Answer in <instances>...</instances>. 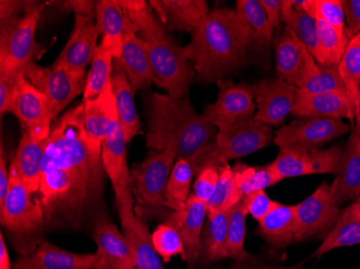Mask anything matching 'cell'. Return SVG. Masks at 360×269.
I'll use <instances>...</instances> for the list:
<instances>
[{"instance_id": "1", "label": "cell", "mask_w": 360, "mask_h": 269, "mask_svg": "<svg viewBox=\"0 0 360 269\" xmlns=\"http://www.w3.org/2000/svg\"><path fill=\"white\" fill-rule=\"evenodd\" d=\"M102 145L84 125V103L56 121L49 136L37 196L48 232L84 230L106 211Z\"/></svg>"}, {"instance_id": "2", "label": "cell", "mask_w": 360, "mask_h": 269, "mask_svg": "<svg viewBox=\"0 0 360 269\" xmlns=\"http://www.w3.org/2000/svg\"><path fill=\"white\" fill-rule=\"evenodd\" d=\"M250 40L236 10L210 11L186 46L198 81L210 84L236 74L244 66Z\"/></svg>"}, {"instance_id": "3", "label": "cell", "mask_w": 360, "mask_h": 269, "mask_svg": "<svg viewBox=\"0 0 360 269\" xmlns=\"http://www.w3.org/2000/svg\"><path fill=\"white\" fill-rule=\"evenodd\" d=\"M216 127L196 112L188 97L177 99L155 93L149 109L148 133L146 145L149 150L178 147V157L189 159L215 140Z\"/></svg>"}, {"instance_id": "4", "label": "cell", "mask_w": 360, "mask_h": 269, "mask_svg": "<svg viewBox=\"0 0 360 269\" xmlns=\"http://www.w3.org/2000/svg\"><path fill=\"white\" fill-rule=\"evenodd\" d=\"M10 169V187L0 203V221L19 256H26L44 242V212L37 194Z\"/></svg>"}, {"instance_id": "5", "label": "cell", "mask_w": 360, "mask_h": 269, "mask_svg": "<svg viewBox=\"0 0 360 269\" xmlns=\"http://www.w3.org/2000/svg\"><path fill=\"white\" fill-rule=\"evenodd\" d=\"M273 139L271 126L255 117L230 129L217 131L215 140L188 159L194 173L206 165H226L231 159H240L268 147Z\"/></svg>"}, {"instance_id": "6", "label": "cell", "mask_w": 360, "mask_h": 269, "mask_svg": "<svg viewBox=\"0 0 360 269\" xmlns=\"http://www.w3.org/2000/svg\"><path fill=\"white\" fill-rule=\"evenodd\" d=\"M44 4L25 1L23 15L0 22V72L25 74L35 63V36Z\"/></svg>"}, {"instance_id": "7", "label": "cell", "mask_w": 360, "mask_h": 269, "mask_svg": "<svg viewBox=\"0 0 360 269\" xmlns=\"http://www.w3.org/2000/svg\"><path fill=\"white\" fill-rule=\"evenodd\" d=\"M153 83L165 88L173 98H185L195 76L193 65L185 46H180L169 36L146 41Z\"/></svg>"}, {"instance_id": "8", "label": "cell", "mask_w": 360, "mask_h": 269, "mask_svg": "<svg viewBox=\"0 0 360 269\" xmlns=\"http://www.w3.org/2000/svg\"><path fill=\"white\" fill-rule=\"evenodd\" d=\"M177 159V145H172L161 151L150 150L141 163L134 165L129 176V188L139 205L167 207L165 191Z\"/></svg>"}, {"instance_id": "9", "label": "cell", "mask_w": 360, "mask_h": 269, "mask_svg": "<svg viewBox=\"0 0 360 269\" xmlns=\"http://www.w3.org/2000/svg\"><path fill=\"white\" fill-rule=\"evenodd\" d=\"M349 131V125L341 119L300 117L277 129L273 141L281 150L314 151Z\"/></svg>"}, {"instance_id": "10", "label": "cell", "mask_w": 360, "mask_h": 269, "mask_svg": "<svg viewBox=\"0 0 360 269\" xmlns=\"http://www.w3.org/2000/svg\"><path fill=\"white\" fill-rule=\"evenodd\" d=\"M216 84L219 88L217 100L207 105L202 114L212 126L218 131L230 129L255 117L257 106L252 86L231 79L219 80Z\"/></svg>"}, {"instance_id": "11", "label": "cell", "mask_w": 360, "mask_h": 269, "mask_svg": "<svg viewBox=\"0 0 360 269\" xmlns=\"http://www.w3.org/2000/svg\"><path fill=\"white\" fill-rule=\"evenodd\" d=\"M25 77L46 95L53 120L86 88V76L72 74L58 63L50 67L34 63L28 67Z\"/></svg>"}, {"instance_id": "12", "label": "cell", "mask_w": 360, "mask_h": 269, "mask_svg": "<svg viewBox=\"0 0 360 269\" xmlns=\"http://www.w3.org/2000/svg\"><path fill=\"white\" fill-rule=\"evenodd\" d=\"M127 145L118 114L115 115L107 131L106 138L102 143V163L116 194L119 214L134 212V200L129 188L131 171L127 166Z\"/></svg>"}, {"instance_id": "13", "label": "cell", "mask_w": 360, "mask_h": 269, "mask_svg": "<svg viewBox=\"0 0 360 269\" xmlns=\"http://www.w3.org/2000/svg\"><path fill=\"white\" fill-rule=\"evenodd\" d=\"M8 112L19 119L23 131L30 133L35 140H44L50 136L53 119L48 99L25 76L22 77L18 84Z\"/></svg>"}, {"instance_id": "14", "label": "cell", "mask_w": 360, "mask_h": 269, "mask_svg": "<svg viewBox=\"0 0 360 269\" xmlns=\"http://www.w3.org/2000/svg\"><path fill=\"white\" fill-rule=\"evenodd\" d=\"M343 155L345 150L339 145L314 151L281 150L270 165L283 179L325 173L337 175Z\"/></svg>"}, {"instance_id": "15", "label": "cell", "mask_w": 360, "mask_h": 269, "mask_svg": "<svg viewBox=\"0 0 360 269\" xmlns=\"http://www.w3.org/2000/svg\"><path fill=\"white\" fill-rule=\"evenodd\" d=\"M295 206L298 221L296 242L327 234L341 212L331 197L330 185L327 182H323L312 195Z\"/></svg>"}, {"instance_id": "16", "label": "cell", "mask_w": 360, "mask_h": 269, "mask_svg": "<svg viewBox=\"0 0 360 269\" xmlns=\"http://www.w3.org/2000/svg\"><path fill=\"white\" fill-rule=\"evenodd\" d=\"M257 112L255 120L268 126H281L292 113L299 88L281 79H266L252 84Z\"/></svg>"}, {"instance_id": "17", "label": "cell", "mask_w": 360, "mask_h": 269, "mask_svg": "<svg viewBox=\"0 0 360 269\" xmlns=\"http://www.w3.org/2000/svg\"><path fill=\"white\" fill-rule=\"evenodd\" d=\"M275 54L278 79L298 88L319 68V64L307 46L288 27L284 28L277 39Z\"/></svg>"}, {"instance_id": "18", "label": "cell", "mask_w": 360, "mask_h": 269, "mask_svg": "<svg viewBox=\"0 0 360 269\" xmlns=\"http://www.w3.org/2000/svg\"><path fill=\"white\" fill-rule=\"evenodd\" d=\"M102 35L96 15H76L74 30L68 44L56 63L78 76H86V67L91 65L98 46L97 40Z\"/></svg>"}, {"instance_id": "19", "label": "cell", "mask_w": 360, "mask_h": 269, "mask_svg": "<svg viewBox=\"0 0 360 269\" xmlns=\"http://www.w3.org/2000/svg\"><path fill=\"white\" fill-rule=\"evenodd\" d=\"M100 260L95 269H135L134 258L125 235L111 221L107 211L98 216L92 228Z\"/></svg>"}, {"instance_id": "20", "label": "cell", "mask_w": 360, "mask_h": 269, "mask_svg": "<svg viewBox=\"0 0 360 269\" xmlns=\"http://www.w3.org/2000/svg\"><path fill=\"white\" fill-rule=\"evenodd\" d=\"M206 218L207 205L191 193L185 207L172 211L165 220V223L174 226L181 235L186 248L185 262L190 267L199 262L202 234Z\"/></svg>"}, {"instance_id": "21", "label": "cell", "mask_w": 360, "mask_h": 269, "mask_svg": "<svg viewBox=\"0 0 360 269\" xmlns=\"http://www.w3.org/2000/svg\"><path fill=\"white\" fill-rule=\"evenodd\" d=\"M98 260L97 252L75 254L44 240L30 254L20 256L12 269H95Z\"/></svg>"}, {"instance_id": "22", "label": "cell", "mask_w": 360, "mask_h": 269, "mask_svg": "<svg viewBox=\"0 0 360 269\" xmlns=\"http://www.w3.org/2000/svg\"><path fill=\"white\" fill-rule=\"evenodd\" d=\"M151 8L167 32L195 34L210 14L205 0H151Z\"/></svg>"}, {"instance_id": "23", "label": "cell", "mask_w": 360, "mask_h": 269, "mask_svg": "<svg viewBox=\"0 0 360 269\" xmlns=\"http://www.w3.org/2000/svg\"><path fill=\"white\" fill-rule=\"evenodd\" d=\"M291 114L298 119L328 117L349 121L355 119V110L347 91L316 95L303 94L299 91Z\"/></svg>"}, {"instance_id": "24", "label": "cell", "mask_w": 360, "mask_h": 269, "mask_svg": "<svg viewBox=\"0 0 360 269\" xmlns=\"http://www.w3.org/2000/svg\"><path fill=\"white\" fill-rule=\"evenodd\" d=\"M330 193L339 207L360 195V139L356 129L347 140L341 167L330 185Z\"/></svg>"}, {"instance_id": "25", "label": "cell", "mask_w": 360, "mask_h": 269, "mask_svg": "<svg viewBox=\"0 0 360 269\" xmlns=\"http://www.w3.org/2000/svg\"><path fill=\"white\" fill-rule=\"evenodd\" d=\"M115 60L122 67L134 92L146 90L153 83L148 51L145 41L136 35L134 27L125 32L122 55Z\"/></svg>"}, {"instance_id": "26", "label": "cell", "mask_w": 360, "mask_h": 269, "mask_svg": "<svg viewBox=\"0 0 360 269\" xmlns=\"http://www.w3.org/2000/svg\"><path fill=\"white\" fill-rule=\"evenodd\" d=\"M48 143L49 138L41 141L35 140L30 133L23 131L19 147L10 166L34 194L39 192L42 163Z\"/></svg>"}, {"instance_id": "27", "label": "cell", "mask_w": 360, "mask_h": 269, "mask_svg": "<svg viewBox=\"0 0 360 269\" xmlns=\"http://www.w3.org/2000/svg\"><path fill=\"white\" fill-rule=\"evenodd\" d=\"M119 218L136 266L141 269H165L153 247L148 225L143 218L135 214Z\"/></svg>"}, {"instance_id": "28", "label": "cell", "mask_w": 360, "mask_h": 269, "mask_svg": "<svg viewBox=\"0 0 360 269\" xmlns=\"http://www.w3.org/2000/svg\"><path fill=\"white\" fill-rule=\"evenodd\" d=\"M111 86L116 98L119 122L122 127L125 140L129 143L141 133V123L134 102V90L122 67L116 60H113Z\"/></svg>"}, {"instance_id": "29", "label": "cell", "mask_w": 360, "mask_h": 269, "mask_svg": "<svg viewBox=\"0 0 360 269\" xmlns=\"http://www.w3.org/2000/svg\"><path fill=\"white\" fill-rule=\"evenodd\" d=\"M360 244V205L354 200L341 210L335 225L325 235L312 258H321L333 250Z\"/></svg>"}, {"instance_id": "30", "label": "cell", "mask_w": 360, "mask_h": 269, "mask_svg": "<svg viewBox=\"0 0 360 269\" xmlns=\"http://www.w3.org/2000/svg\"><path fill=\"white\" fill-rule=\"evenodd\" d=\"M258 223V234L274 248H283L296 242L298 232L296 206L277 203Z\"/></svg>"}, {"instance_id": "31", "label": "cell", "mask_w": 360, "mask_h": 269, "mask_svg": "<svg viewBox=\"0 0 360 269\" xmlns=\"http://www.w3.org/2000/svg\"><path fill=\"white\" fill-rule=\"evenodd\" d=\"M96 21L102 30V41L111 48L115 60H119L122 55L125 32L134 26L125 16L118 0L97 1Z\"/></svg>"}, {"instance_id": "32", "label": "cell", "mask_w": 360, "mask_h": 269, "mask_svg": "<svg viewBox=\"0 0 360 269\" xmlns=\"http://www.w3.org/2000/svg\"><path fill=\"white\" fill-rule=\"evenodd\" d=\"M84 103V125L88 136L102 145L113 117L118 114L112 86L109 83L96 99Z\"/></svg>"}, {"instance_id": "33", "label": "cell", "mask_w": 360, "mask_h": 269, "mask_svg": "<svg viewBox=\"0 0 360 269\" xmlns=\"http://www.w3.org/2000/svg\"><path fill=\"white\" fill-rule=\"evenodd\" d=\"M229 211L230 210L207 214L200 251L199 261L203 264H210L226 258Z\"/></svg>"}, {"instance_id": "34", "label": "cell", "mask_w": 360, "mask_h": 269, "mask_svg": "<svg viewBox=\"0 0 360 269\" xmlns=\"http://www.w3.org/2000/svg\"><path fill=\"white\" fill-rule=\"evenodd\" d=\"M236 10L248 32L250 46L262 48L272 41L274 29L260 0H238Z\"/></svg>"}, {"instance_id": "35", "label": "cell", "mask_w": 360, "mask_h": 269, "mask_svg": "<svg viewBox=\"0 0 360 269\" xmlns=\"http://www.w3.org/2000/svg\"><path fill=\"white\" fill-rule=\"evenodd\" d=\"M118 4L143 41L167 35L165 24L158 18L150 4L145 0H118Z\"/></svg>"}, {"instance_id": "36", "label": "cell", "mask_w": 360, "mask_h": 269, "mask_svg": "<svg viewBox=\"0 0 360 269\" xmlns=\"http://www.w3.org/2000/svg\"><path fill=\"white\" fill-rule=\"evenodd\" d=\"M282 22L290 28L309 53L316 60L319 53L317 21L304 10L293 5L292 0H283Z\"/></svg>"}, {"instance_id": "37", "label": "cell", "mask_w": 360, "mask_h": 269, "mask_svg": "<svg viewBox=\"0 0 360 269\" xmlns=\"http://www.w3.org/2000/svg\"><path fill=\"white\" fill-rule=\"evenodd\" d=\"M113 60L115 58L111 48L105 42H101L98 50L91 63L90 70L86 74L84 102L96 99L111 82Z\"/></svg>"}, {"instance_id": "38", "label": "cell", "mask_w": 360, "mask_h": 269, "mask_svg": "<svg viewBox=\"0 0 360 269\" xmlns=\"http://www.w3.org/2000/svg\"><path fill=\"white\" fill-rule=\"evenodd\" d=\"M194 175L193 168L188 159L184 157L176 159L165 191L167 208L176 211L185 207L188 198L191 195L190 189Z\"/></svg>"}, {"instance_id": "39", "label": "cell", "mask_w": 360, "mask_h": 269, "mask_svg": "<svg viewBox=\"0 0 360 269\" xmlns=\"http://www.w3.org/2000/svg\"><path fill=\"white\" fill-rule=\"evenodd\" d=\"M232 167L236 171V181H238L240 191L244 196L252 192L266 191L268 188L274 187L284 180L271 167L270 164L266 166L252 167L246 164L238 163Z\"/></svg>"}, {"instance_id": "40", "label": "cell", "mask_w": 360, "mask_h": 269, "mask_svg": "<svg viewBox=\"0 0 360 269\" xmlns=\"http://www.w3.org/2000/svg\"><path fill=\"white\" fill-rule=\"evenodd\" d=\"M248 214V211L243 199L229 211L226 258H233L238 262H246L250 258V254L245 250L244 247Z\"/></svg>"}, {"instance_id": "41", "label": "cell", "mask_w": 360, "mask_h": 269, "mask_svg": "<svg viewBox=\"0 0 360 269\" xmlns=\"http://www.w3.org/2000/svg\"><path fill=\"white\" fill-rule=\"evenodd\" d=\"M244 198L236 181L233 167L226 164L222 167L215 193L207 203V214L231 209Z\"/></svg>"}, {"instance_id": "42", "label": "cell", "mask_w": 360, "mask_h": 269, "mask_svg": "<svg viewBox=\"0 0 360 269\" xmlns=\"http://www.w3.org/2000/svg\"><path fill=\"white\" fill-rule=\"evenodd\" d=\"M319 29V53L316 63L319 66L339 65L349 39L345 34H340L329 24L317 21Z\"/></svg>"}, {"instance_id": "43", "label": "cell", "mask_w": 360, "mask_h": 269, "mask_svg": "<svg viewBox=\"0 0 360 269\" xmlns=\"http://www.w3.org/2000/svg\"><path fill=\"white\" fill-rule=\"evenodd\" d=\"M339 70L355 110L360 92V34L354 36L347 44L339 64Z\"/></svg>"}, {"instance_id": "44", "label": "cell", "mask_w": 360, "mask_h": 269, "mask_svg": "<svg viewBox=\"0 0 360 269\" xmlns=\"http://www.w3.org/2000/svg\"><path fill=\"white\" fill-rule=\"evenodd\" d=\"M299 91L303 94L316 95L347 90L340 74L339 65H319L316 72L307 79Z\"/></svg>"}, {"instance_id": "45", "label": "cell", "mask_w": 360, "mask_h": 269, "mask_svg": "<svg viewBox=\"0 0 360 269\" xmlns=\"http://www.w3.org/2000/svg\"><path fill=\"white\" fill-rule=\"evenodd\" d=\"M153 247L160 258L165 263L171 262L172 258L180 256L184 261L186 258V248L183 237L174 226L162 223L157 226L151 234Z\"/></svg>"}, {"instance_id": "46", "label": "cell", "mask_w": 360, "mask_h": 269, "mask_svg": "<svg viewBox=\"0 0 360 269\" xmlns=\"http://www.w3.org/2000/svg\"><path fill=\"white\" fill-rule=\"evenodd\" d=\"M303 10L316 21H323L345 34V14L342 0H304Z\"/></svg>"}, {"instance_id": "47", "label": "cell", "mask_w": 360, "mask_h": 269, "mask_svg": "<svg viewBox=\"0 0 360 269\" xmlns=\"http://www.w3.org/2000/svg\"><path fill=\"white\" fill-rule=\"evenodd\" d=\"M224 165H206L195 173L193 183V193L196 197L207 205L210 198L215 193L219 181L220 173Z\"/></svg>"}, {"instance_id": "48", "label": "cell", "mask_w": 360, "mask_h": 269, "mask_svg": "<svg viewBox=\"0 0 360 269\" xmlns=\"http://www.w3.org/2000/svg\"><path fill=\"white\" fill-rule=\"evenodd\" d=\"M245 206L248 214L256 220L260 222L262 218L268 216L269 212L274 208L277 202L271 199L266 191H257L244 196Z\"/></svg>"}, {"instance_id": "49", "label": "cell", "mask_w": 360, "mask_h": 269, "mask_svg": "<svg viewBox=\"0 0 360 269\" xmlns=\"http://www.w3.org/2000/svg\"><path fill=\"white\" fill-rule=\"evenodd\" d=\"M25 74H12L0 72V113L8 112V107L22 77Z\"/></svg>"}, {"instance_id": "50", "label": "cell", "mask_w": 360, "mask_h": 269, "mask_svg": "<svg viewBox=\"0 0 360 269\" xmlns=\"http://www.w3.org/2000/svg\"><path fill=\"white\" fill-rule=\"evenodd\" d=\"M345 14V35L349 40L360 34V0H342Z\"/></svg>"}, {"instance_id": "51", "label": "cell", "mask_w": 360, "mask_h": 269, "mask_svg": "<svg viewBox=\"0 0 360 269\" xmlns=\"http://www.w3.org/2000/svg\"><path fill=\"white\" fill-rule=\"evenodd\" d=\"M60 12L75 15H96L97 1L92 0H68L56 3Z\"/></svg>"}, {"instance_id": "52", "label": "cell", "mask_w": 360, "mask_h": 269, "mask_svg": "<svg viewBox=\"0 0 360 269\" xmlns=\"http://www.w3.org/2000/svg\"><path fill=\"white\" fill-rule=\"evenodd\" d=\"M260 3L273 29L280 27L282 22L283 0H260Z\"/></svg>"}, {"instance_id": "53", "label": "cell", "mask_w": 360, "mask_h": 269, "mask_svg": "<svg viewBox=\"0 0 360 269\" xmlns=\"http://www.w3.org/2000/svg\"><path fill=\"white\" fill-rule=\"evenodd\" d=\"M25 1H15V0H1L0 1V22L9 21L21 16L24 12Z\"/></svg>"}, {"instance_id": "54", "label": "cell", "mask_w": 360, "mask_h": 269, "mask_svg": "<svg viewBox=\"0 0 360 269\" xmlns=\"http://www.w3.org/2000/svg\"><path fill=\"white\" fill-rule=\"evenodd\" d=\"M9 187L10 169H8L5 151H4V147L1 145V155H0V203L5 199Z\"/></svg>"}, {"instance_id": "55", "label": "cell", "mask_w": 360, "mask_h": 269, "mask_svg": "<svg viewBox=\"0 0 360 269\" xmlns=\"http://www.w3.org/2000/svg\"><path fill=\"white\" fill-rule=\"evenodd\" d=\"M9 252L6 244L4 234L0 235V269H12Z\"/></svg>"}, {"instance_id": "56", "label": "cell", "mask_w": 360, "mask_h": 269, "mask_svg": "<svg viewBox=\"0 0 360 269\" xmlns=\"http://www.w3.org/2000/svg\"><path fill=\"white\" fill-rule=\"evenodd\" d=\"M356 125H360V92L358 94L357 103L355 109Z\"/></svg>"}, {"instance_id": "57", "label": "cell", "mask_w": 360, "mask_h": 269, "mask_svg": "<svg viewBox=\"0 0 360 269\" xmlns=\"http://www.w3.org/2000/svg\"><path fill=\"white\" fill-rule=\"evenodd\" d=\"M238 269H272V268H269V267L256 266V267H244V268H242V267H240V268H238Z\"/></svg>"}, {"instance_id": "58", "label": "cell", "mask_w": 360, "mask_h": 269, "mask_svg": "<svg viewBox=\"0 0 360 269\" xmlns=\"http://www.w3.org/2000/svg\"><path fill=\"white\" fill-rule=\"evenodd\" d=\"M355 129H356V131H358V135H359V139H360V125H356Z\"/></svg>"}, {"instance_id": "59", "label": "cell", "mask_w": 360, "mask_h": 269, "mask_svg": "<svg viewBox=\"0 0 360 269\" xmlns=\"http://www.w3.org/2000/svg\"><path fill=\"white\" fill-rule=\"evenodd\" d=\"M356 202H357L358 204L360 205V195L358 196L357 199H356Z\"/></svg>"}, {"instance_id": "60", "label": "cell", "mask_w": 360, "mask_h": 269, "mask_svg": "<svg viewBox=\"0 0 360 269\" xmlns=\"http://www.w3.org/2000/svg\"><path fill=\"white\" fill-rule=\"evenodd\" d=\"M135 269H141V268H139V267L136 266V267H135Z\"/></svg>"}]
</instances>
